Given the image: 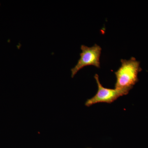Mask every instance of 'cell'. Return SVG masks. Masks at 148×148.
I'll list each match as a JSON object with an SVG mask.
<instances>
[{
	"instance_id": "cell-1",
	"label": "cell",
	"mask_w": 148,
	"mask_h": 148,
	"mask_svg": "<svg viewBox=\"0 0 148 148\" xmlns=\"http://www.w3.org/2000/svg\"><path fill=\"white\" fill-rule=\"evenodd\" d=\"M121 65L115 72L116 80L115 88L130 90L138 81V74L142 71L140 62L134 57L121 59Z\"/></svg>"
},
{
	"instance_id": "cell-2",
	"label": "cell",
	"mask_w": 148,
	"mask_h": 148,
	"mask_svg": "<svg viewBox=\"0 0 148 148\" xmlns=\"http://www.w3.org/2000/svg\"><path fill=\"white\" fill-rule=\"evenodd\" d=\"M82 52L80 53V58L77 63L71 69V77L73 78L77 72L85 66H93L100 68V56L102 48L101 46L95 44L91 47L82 45Z\"/></svg>"
},
{
	"instance_id": "cell-3",
	"label": "cell",
	"mask_w": 148,
	"mask_h": 148,
	"mask_svg": "<svg viewBox=\"0 0 148 148\" xmlns=\"http://www.w3.org/2000/svg\"><path fill=\"white\" fill-rule=\"evenodd\" d=\"M94 78L98 85V90L93 97L88 99L86 102L85 106L87 107L98 103L110 104L121 96L127 95L129 92V90L125 89H111L103 87L99 80L98 74H95Z\"/></svg>"
}]
</instances>
